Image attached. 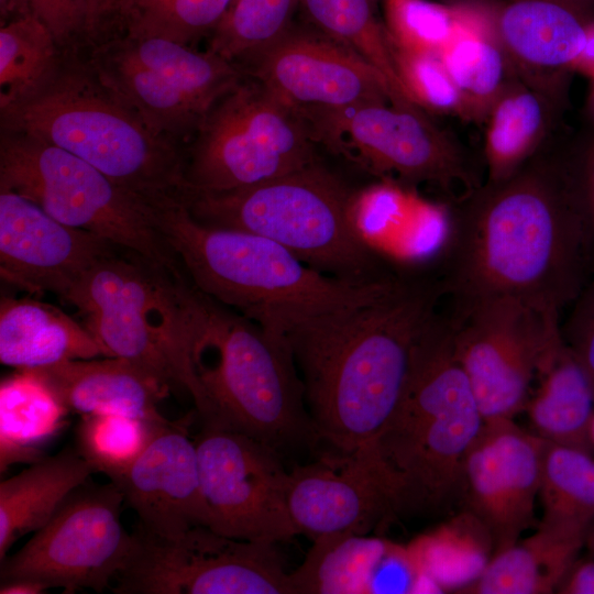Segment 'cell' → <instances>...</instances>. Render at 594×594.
I'll use <instances>...</instances> for the list:
<instances>
[{
    "label": "cell",
    "mask_w": 594,
    "mask_h": 594,
    "mask_svg": "<svg viewBox=\"0 0 594 594\" xmlns=\"http://www.w3.org/2000/svg\"><path fill=\"white\" fill-rule=\"evenodd\" d=\"M438 274L451 305L510 297L560 312L594 273L556 151L454 200Z\"/></svg>",
    "instance_id": "1"
},
{
    "label": "cell",
    "mask_w": 594,
    "mask_h": 594,
    "mask_svg": "<svg viewBox=\"0 0 594 594\" xmlns=\"http://www.w3.org/2000/svg\"><path fill=\"white\" fill-rule=\"evenodd\" d=\"M444 297L438 275L400 271L380 296L305 318L284 337L322 442H374L403 393L415 343Z\"/></svg>",
    "instance_id": "2"
},
{
    "label": "cell",
    "mask_w": 594,
    "mask_h": 594,
    "mask_svg": "<svg viewBox=\"0 0 594 594\" xmlns=\"http://www.w3.org/2000/svg\"><path fill=\"white\" fill-rule=\"evenodd\" d=\"M150 202L157 228L188 280L279 334L305 318L369 301L398 275L395 270L372 282L340 279L310 267L267 238L197 221L175 196L162 195Z\"/></svg>",
    "instance_id": "3"
},
{
    "label": "cell",
    "mask_w": 594,
    "mask_h": 594,
    "mask_svg": "<svg viewBox=\"0 0 594 594\" xmlns=\"http://www.w3.org/2000/svg\"><path fill=\"white\" fill-rule=\"evenodd\" d=\"M186 315L191 359L206 400L202 425L244 433L282 458L316 449L322 440L284 337L190 282Z\"/></svg>",
    "instance_id": "4"
},
{
    "label": "cell",
    "mask_w": 594,
    "mask_h": 594,
    "mask_svg": "<svg viewBox=\"0 0 594 594\" xmlns=\"http://www.w3.org/2000/svg\"><path fill=\"white\" fill-rule=\"evenodd\" d=\"M484 420L437 310L415 343L396 408L373 442L397 487L399 514L436 515L461 501L468 450Z\"/></svg>",
    "instance_id": "5"
},
{
    "label": "cell",
    "mask_w": 594,
    "mask_h": 594,
    "mask_svg": "<svg viewBox=\"0 0 594 594\" xmlns=\"http://www.w3.org/2000/svg\"><path fill=\"white\" fill-rule=\"evenodd\" d=\"M1 128L69 152L146 198L184 187L185 146L153 130L89 67L62 66L37 94L1 110Z\"/></svg>",
    "instance_id": "6"
},
{
    "label": "cell",
    "mask_w": 594,
    "mask_h": 594,
    "mask_svg": "<svg viewBox=\"0 0 594 594\" xmlns=\"http://www.w3.org/2000/svg\"><path fill=\"white\" fill-rule=\"evenodd\" d=\"M352 194L317 161L253 186L217 193L182 190L177 198L204 224L267 238L340 279L376 280L396 267L356 237L349 216Z\"/></svg>",
    "instance_id": "7"
},
{
    "label": "cell",
    "mask_w": 594,
    "mask_h": 594,
    "mask_svg": "<svg viewBox=\"0 0 594 594\" xmlns=\"http://www.w3.org/2000/svg\"><path fill=\"white\" fill-rule=\"evenodd\" d=\"M116 252L98 262L64 301L77 308L106 356L128 360L166 385H180L202 416L206 400L186 321L188 278L134 252Z\"/></svg>",
    "instance_id": "8"
},
{
    "label": "cell",
    "mask_w": 594,
    "mask_h": 594,
    "mask_svg": "<svg viewBox=\"0 0 594 594\" xmlns=\"http://www.w3.org/2000/svg\"><path fill=\"white\" fill-rule=\"evenodd\" d=\"M0 190L15 193L59 222L86 230L185 276L157 228L148 198L84 160L23 134L2 132Z\"/></svg>",
    "instance_id": "9"
},
{
    "label": "cell",
    "mask_w": 594,
    "mask_h": 594,
    "mask_svg": "<svg viewBox=\"0 0 594 594\" xmlns=\"http://www.w3.org/2000/svg\"><path fill=\"white\" fill-rule=\"evenodd\" d=\"M300 110L245 75L184 148L182 190L217 193L264 183L319 161Z\"/></svg>",
    "instance_id": "10"
},
{
    "label": "cell",
    "mask_w": 594,
    "mask_h": 594,
    "mask_svg": "<svg viewBox=\"0 0 594 594\" xmlns=\"http://www.w3.org/2000/svg\"><path fill=\"white\" fill-rule=\"evenodd\" d=\"M89 68L153 130L183 145L245 75L209 50L125 32L96 44Z\"/></svg>",
    "instance_id": "11"
},
{
    "label": "cell",
    "mask_w": 594,
    "mask_h": 594,
    "mask_svg": "<svg viewBox=\"0 0 594 594\" xmlns=\"http://www.w3.org/2000/svg\"><path fill=\"white\" fill-rule=\"evenodd\" d=\"M300 112L317 144L384 179L451 195L457 186L466 194L482 184L462 146L418 107L363 102Z\"/></svg>",
    "instance_id": "12"
},
{
    "label": "cell",
    "mask_w": 594,
    "mask_h": 594,
    "mask_svg": "<svg viewBox=\"0 0 594 594\" xmlns=\"http://www.w3.org/2000/svg\"><path fill=\"white\" fill-rule=\"evenodd\" d=\"M455 355L484 422L513 419L530 385L562 340L560 312L510 297L451 305Z\"/></svg>",
    "instance_id": "13"
},
{
    "label": "cell",
    "mask_w": 594,
    "mask_h": 594,
    "mask_svg": "<svg viewBox=\"0 0 594 594\" xmlns=\"http://www.w3.org/2000/svg\"><path fill=\"white\" fill-rule=\"evenodd\" d=\"M116 594H290L276 543L227 537L204 525L164 538L138 525Z\"/></svg>",
    "instance_id": "14"
},
{
    "label": "cell",
    "mask_w": 594,
    "mask_h": 594,
    "mask_svg": "<svg viewBox=\"0 0 594 594\" xmlns=\"http://www.w3.org/2000/svg\"><path fill=\"white\" fill-rule=\"evenodd\" d=\"M119 486L86 481L13 554L0 561V582L29 580L64 592H102L123 569L132 534L120 520Z\"/></svg>",
    "instance_id": "15"
},
{
    "label": "cell",
    "mask_w": 594,
    "mask_h": 594,
    "mask_svg": "<svg viewBox=\"0 0 594 594\" xmlns=\"http://www.w3.org/2000/svg\"><path fill=\"white\" fill-rule=\"evenodd\" d=\"M195 443L210 528L267 543L298 535L288 508L289 471L276 451L239 431L207 425Z\"/></svg>",
    "instance_id": "16"
},
{
    "label": "cell",
    "mask_w": 594,
    "mask_h": 594,
    "mask_svg": "<svg viewBox=\"0 0 594 594\" xmlns=\"http://www.w3.org/2000/svg\"><path fill=\"white\" fill-rule=\"evenodd\" d=\"M288 508L298 535L311 540L370 535L399 514L395 481L373 442L293 466Z\"/></svg>",
    "instance_id": "17"
},
{
    "label": "cell",
    "mask_w": 594,
    "mask_h": 594,
    "mask_svg": "<svg viewBox=\"0 0 594 594\" xmlns=\"http://www.w3.org/2000/svg\"><path fill=\"white\" fill-rule=\"evenodd\" d=\"M242 68L299 110L394 105L387 82L373 66L315 26L293 23Z\"/></svg>",
    "instance_id": "18"
},
{
    "label": "cell",
    "mask_w": 594,
    "mask_h": 594,
    "mask_svg": "<svg viewBox=\"0 0 594 594\" xmlns=\"http://www.w3.org/2000/svg\"><path fill=\"white\" fill-rule=\"evenodd\" d=\"M544 443L507 419L484 422L468 450L460 502L486 531L494 554L535 525Z\"/></svg>",
    "instance_id": "19"
},
{
    "label": "cell",
    "mask_w": 594,
    "mask_h": 594,
    "mask_svg": "<svg viewBox=\"0 0 594 594\" xmlns=\"http://www.w3.org/2000/svg\"><path fill=\"white\" fill-rule=\"evenodd\" d=\"M117 248L59 222L23 196L0 190V275L22 292L52 293L64 300Z\"/></svg>",
    "instance_id": "20"
},
{
    "label": "cell",
    "mask_w": 594,
    "mask_h": 594,
    "mask_svg": "<svg viewBox=\"0 0 594 594\" xmlns=\"http://www.w3.org/2000/svg\"><path fill=\"white\" fill-rule=\"evenodd\" d=\"M193 416L167 421L116 483L138 515L139 526L173 538L210 524L202 494L196 443L189 438Z\"/></svg>",
    "instance_id": "21"
},
{
    "label": "cell",
    "mask_w": 594,
    "mask_h": 594,
    "mask_svg": "<svg viewBox=\"0 0 594 594\" xmlns=\"http://www.w3.org/2000/svg\"><path fill=\"white\" fill-rule=\"evenodd\" d=\"M593 22L594 13L568 0H507L491 21L514 74L562 96Z\"/></svg>",
    "instance_id": "22"
},
{
    "label": "cell",
    "mask_w": 594,
    "mask_h": 594,
    "mask_svg": "<svg viewBox=\"0 0 594 594\" xmlns=\"http://www.w3.org/2000/svg\"><path fill=\"white\" fill-rule=\"evenodd\" d=\"M421 580L409 549L356 534L312 540L304 562L289 572L290 594L407 593Z\"/></svg>",
    "instance_id": "23"
},
{
    "label": "cell",
    "mask_w": 594,
    "mask_h": 594,
    "mask_svg": "<svg viewBox=\"0 0 594 594\" xmlns=\"http://www.w3.org/2000/svg\"><path fill=\"white\" fill-rule=\"evenodd\" d=\"M30 371L68 413L166 419L158 404L167 395L168 385L128 360L114 356L70 360Z\"/></svg>",
    "instance_id": "24"
},
{
    "label": "cell",
    "mask_w": 594,
    "mask_h": 594,
    "mask_svg": "<svg viewBox=\"0 0 594 594\" xmlns=\"http://www.w3.org/2000/svg\"><path fill=\"white\" fill-rule=\"evenodd\" d=\"M565 97L513 75L483 120L485 182L512 176L542 151Z\"/></svg>",
    "instance_id": "25"
},
{
    "label": "cell",
    "mask_w": 594,
    "mask_h": 594,
    "mask_svg": "<svg viewBox=\"0 0 594 594\" xmlns=\"http://www.w3.org/2000/svg\"><path fill=\"white\" fill-rule=\"evenodd\" d=\"M105 351L85 326L51 304L3 296L0 302V362L34 370Z\"/></svg>",
    "instance_id": "26"
},
{
    "label": "cell",
    "mask_w": 594,
    "mask_h": 594,
    "mask_svg": "<svg viewBox=\"0 0 594 594\" xmlns=\"http://www.w3.org/2000/svg\"><path fill=\"white\" fill-rule=\"evenodd\" d=\"M96 473L76 447L44 457L0 483V561L43 527L66 497Z\"/></svg>",
    "instance_id": "27"
},
{
    "label": "cell",
    "mask_w": 594,
    "mask_h": 594,
    "mask_svg": "<svg viewBox=\"0 0 594 594\" xmlns=\"http://www.w3.org/2000/svg\"><path fill=\"white\" fill-rule=\"evenodd\" d=\"M537 378L539 386L526 405L536 435L590 454L594 448V394L564 338L550 352Z\"/></svg>",
    "instance_id": "28"
},
{
    "label": "cell",
    "mask_w": 594,
    "mask_h": 594,
    "mask_svg": "<svg viewBox=\"0 0 594 594\" xmlns=\"http://www.w3.org/2000/svg\"><path fill=\"white\" fill-rule=\"evenodd\" d=\"M584 539L538 525L535 534L495 553L460 591L471 594H548L558 590Z\"/></svg>",
    "instance_id": "29"
},
{
    "label": "cell",
    "mask_w": 594,
    "mask_h": 594,
    "mask_svg": "<svg viewBox=\"0 0 594 594\" xmlns=\"http://www.w3.org/2000/svg\"><path fill=\"white\" fill-rule=\"evenodd\" d=\"M68 411L30 370H18L0 385V471L34 463L65 424Z\"/></svg>",
    "instance_id": "30"
},
{
    "label": "cell",
    "mask_w": 594,
    "mask_h": 594,
    "mask_svg": "<svg viewBox=\"0 0 594 594\" xmlns=\"http://www.w3.org/2000/svg\"><path fill=\"white\" fill-rule=\"evenodd\" d=\"M439 57L463 98L469 120L483 121L514 75L491 21L468 14Z\"/></svg>",
    "instance_id": "31"
},
{
    "label": "cell",
    "mask_w": 594,
    "mask_h": 594,
    "mask_svg": "<svg viewBox=\"0 0 594 594\" xmlns=\"http://www.w3.org/2000/svg\"><path fill=\"white\" fill-rule=\"evenodd\" d=\"M538 496L543 512L540 525L585 541L594 524V460L546 440Z\"/></svg>",
    "instance_id": "32"
},
{
    "label": "cell",
    "mask_w": 594,
    "mask_h": 594,
    "mask_svg": "<svg viewBox=\"0 0 594 594\" xmlns=\"http://www.w3.org/2000/svg\"><path fill=\"white\" fill-rule=\"evenodd\" d=\"M299 7L312 26L351 48L382 75L395 106L417 107L399 80L388 35L370 0H300Z\"/></svg>",
    "instance_id": "33"
},
{
    "label": "cell",
    "mask_w": 594,
    "mask_h": 594,
    "mask_svg": "<svg viewBox=\"0 0 594 594\" xmlns=\"http://www.w3.org/2000/svg\"><path fill=\"white\" fill-rule=\"evenodd\" d=\"M59 47L33 13L1 25V110L34 96L56 76L62 67Z\"/></svg>",
    "instance_id": "34"
},
{
    "label": "cell",
    "mask_w": 594,
    "mask_h": 594,
    "mask_svg": "<svg viewBox=\"0 0 594 594\" xmlns=\"http://www.w3.org/2000/svg\"><path fill=\"white\" fill-rule=\"evenodd\" d=\"M299 3L300 0H232L209 35L207 50L242 68L287 31Z\"/></svg>",
    "instance_id": "35"
},
{
    "label": "cell",
    "mask_w": 594,
    "mask_h": 594,
    "mask_svg": "<svg viewBox=\"0 0 594 594\" xmlns=\"http://www.w3.org/2000/svg\"><path fill=\"white\" fill-rule=\"evenodd\" d=\"M167 421L116 414L81 416L75 447L96 473L117 482Z\"/></svg>",
    "instance_id": "36"
},
{
    "label": "cell",
    "mask_w": 594,
    "mask_h": 594,
    "mask_svg": "<svg viewBox=\"0 0 594 594\" xmlns=\"http://www.w3.org/2000/svg\"><path fill=\"white\" fill-rule=\"evenodd\" d=\"M231 1L132 0L123 32L164 37L193 46L213 32Z\"/></svg>",
    "instance_id": "37"
},
{
    "label": "cell",
    "mask_w": 594,
    "mask_h": 594,
    "mask_svg": "<svg viewBox=\"0 0 594 594\" xmlns=\"http://www.w3.org/2000/svg\"><path fill=\"white\" fill-rule=\"evenodd\" d=\"M468 14L428 0H385V30L397 47L439 55Z\"/></svg>",
    "instance_id": "38"
},
{
    "label": "cell",
    "mask_w": 594,
    "mask_h": 594,
    "mask_svg": "<svg viewBox=\"0 0 594 594\" xmlns=\"http://www.w3.org/2000/svg\"><path fill=\"white\" fill-rule=\"evenodd\" d=\"M389 43L397 75L413 103L424 111L469 120L463 98L439 55L410 53Z\"/></svg>",
    "instance_id": "39"
},
{
    "label": "cell",
    "mask_w": 594,
    "mask_h": 594,
    "mask_svg": "<svg viewBox=\"0 0 594 594\" xmlns=\"http://www.w3.org/2000/svg\"><path fill=\"white\" fill-rule=\"evenodd\" d=\"M556 154L582 219L594 264V127Z\"/></svg>",
    "instance_id": "40"
},
{
    "label": "cell",
    "mask_w": 594,
    "mask_h": 594,
    "mask_svg": "<svg viewBox=\"0 0 594 594\" xmlns=\"http://www.w3.org/2000/svg\"><path fill=\"white\" fill-rule=\"evenodd\" d=\"M570 306V314L561 326L562 334L594 394V273Z\"/></svg>",
    "instance_id": "41"
},
{
    "label": "cell",
    "mask_w": 594,
    "mask_h": 594,
    "mask_svg": "<svg viewBox=\"0 0 594 594\" xmlns=\"http://www.w3.org/2000/svg\"><path fill=\"white\" fill-rule=\"evenodd\" d=\"M32 13L53 33L61 47L86 38L85 0H30Z\"/></svg>",
    "instance_id": "42"
},
{
    "label": "cell",
    "mask_w": 594,
    "mask_h": 594,
    "mask_svg": "<svg viewBox=\"0 0 594 594\" xmlns=\"http://www.w3.org/2000/svg\"><path fill=\"white\" fill-rule=\"evenodd\" d=\"M86 40L98 44L111 37L113 30H124L132 0H85ZM102 41V42H103Z\"/></svg>",
    "instance_id": "43"
},
{
    "label": "cell",
    "mask_w": 594,
    "mask_h": 594,
    "mask_svg": "<svg viewBox=\"0 0 594 594\" xmlns=\"http://www.w3.org/2000/svg\"><path fill=\"white\" fill-rule=\"evenodd\" d=\"M557 592L563 594H594V556L572 564Z\"/></svg>",
    "instance_id": "44"
},
{
    "label": "cell",
    "mask_w": 594,
    "mask_h": 594,
    "mask_svg": "<svg viewBox=\"0 0 594 594\" xmlns=\"http://www.w3.org/2000/svg\"><path fill=\"white\" fill-rule=\"evenodd\" d=\"M32 13L30 0H0L2 24Z\"/></svg>",
    "instance_id": "45"
},
{
    "label": "cell",
    "mask_w": 594,
    "mask_h": 594,
    "mask_svg": "<svg viewBox=\"0 0 594 594\" xmlns=\"http://www.w3.org/2000/svg\"><path fill=\"white\" fill-rule=\"evenodd\" d=\"M47 590L43 584L29 580L0 582V594H42Z\"/></svg>",
    "instance_id": "46"
},
{
    "label": "cell",
    "mask_w": 594,
    "mask_h": 594,
    "mask_svg": "<svg viewBox=\"0 0 594 594\" xmlns=\"http://www.w3.org/2000/svg\"><path fill=\"white\" fill-rule=\"evenodd\" d=\"M584 544L587 547L591 554L594 556V524L591 526L586 534Z\"/></svg>",
    "instance_id": "47"
},
{
    "label": "cell",
    "mask_w": 594,
    "mask_h": 594,
    "mask_svg": "<svg viewBox=\"0 0 594 594\" xmlns=\"http://www.w3.org/2000/svg\"><path fill=\"white\" fill-rule=\"evenodd\" d=\"M582 9L594 13V0H568Z\"/></svg>",
    "instance_id": "48"
},
{
    "label": "cell",
    "mask_w": 594,
    "mask_h": 594,
    "mask_svg": "<svg viewBox=\"0 0 594 594\" xmlns=\"http://www.w3.org/2000/svg\"><path fill=\"white\" fill-rule=\"evenodd\" d=\"M591 438H592V441H593V444H594V416H593L592 424H591Z\"/></svg>",
    "instance_id": "49"
}]
</instances>
